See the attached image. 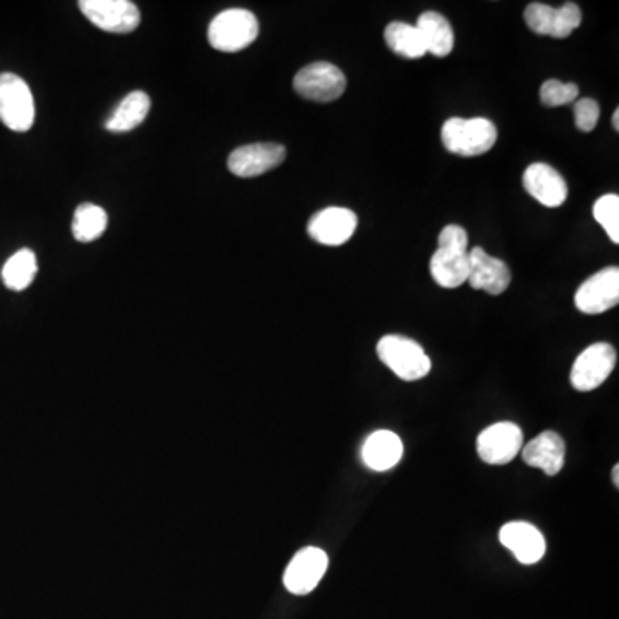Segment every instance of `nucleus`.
I'll return each instance as SVG.
<instances>
[{"label":"nucleus","mask_w":619,"mask_h":619,"mask_svg":"<svg viewBox=\"0 0 619 619\" xmlns=\"http://www.w3.org/2000/svg\"><path fill=\"white\" fill-rule=\"evenodd\" d=\"M107 212L95 203H81L74 212L73 236L77 242L92 243L107 230Z\"/></svg>","instance_id":"nucleus-23"},{"label":"nucleus","mask_w":619,"mask_h":619,"mask_svg":"<svg viewBox=\"0 0 619 619\" xmlns=\"http://www.w3.org/2000/svg\"><path fill=\"white\" fill-rule=\"evenodd\" d=\"M294 90L297 95H302L306 101L335 102L341 97L347 90V77L338 66L330 62H314L305 66L300 73L294 77Z\"/></svg>","instance_id":"nucleus-6"},{"label":"nucleus","mask_w":619,"mask_h":619,"mask_svg":"<svg viewBox=\"0 0 619 619\" xmlns=\"http://www.w3.org/2000/svg\"><path fill=\"white\" fill-rule=\"evenodd\" d=\"M402 458L401 439L390 431H377L369 435L362 447V459L374 471L395 468Z\"/></svg>","instance_id":"nucleus-18"},{"label":"nucleus","mask_w":619,"mask_h":619,"mask_svg":"<svg viewBox=\"0 0 619 619\" xmlns=\"http://www.w3.org/2000/svg\"><path fill=\"white\" fill-rule=\"evenodd\" d=\"M499 540L522 564L539 563L546 554V539L542 532L532 523H506L499 530Z\"/></svg>","instance_id":"nucleus-15"},{"label":"nucleus","mask_w":619,"mask_h":619,"mask_svg":"<svg viewBox=\"0 0 619 619\" xmlns=\"http://www.w3.org/2000/svg\"><path fill=\"white\" fill-rule=\"evenodd\" d=\"M612 482H615L616 487H619V465L612 468Z\"/></svg>","instance_id":"nucleus-29"},{"label":"nucleus","mask_w":619,"mask_h":619,"mask_svg":"<svg viewBox=\"0 0 619 619\" xmlns=\"http://www.w3.org/2000/svg\"><path fill=\"white\" fill-rule=\"evenodd\" d=\"M612 126H615L616 131L619 129V109L615 110V116H612Z\"/></svg>","instance_id":"nucleus-30"},{"label":"nucleus","mask_w":619,"mask_h":619,"mask_svg":"<svg viewBox=\"0 0 619 619\" xmlns=\"http://www.w3.org/2000/svg\"><path fill=\"white\" fill-rule=\"evenodd\" d=\"M0 122L17 133H25L35 125L32 90L13 73L0 74Z\"/></svg>","instance_id":"nucleus-5"},{"label":"nucleus","mask_w":619,"mask_h":619,"mask_svg":"<svg viewBox=\"0 0 619 619\" xmlns=\"http://www.w3.org/2000/svg\"><path fill=\"white\" fill-rule=\"evenodd\" d=\"M150 97L145 92H131L128 97L122 98L121 104L110 114L105 122V129L113 133H128L145 121L150 113Z\"/></svg>","instance_id":"nucleus-19"},{"label":"nucleus","mask_w":619,"mask_h":619,"mask_svg":"<svg viewBox=\"0 0 619 619\" xmlns=\"http://www.w3.org/2000/svg\"><path fill=\"white\" fill-rule=\"evenodd\" d=\"M444 147L462 157H477L489 152L498 140V128L486 117H451L441 131Z\"/></svg>","instance_id":"nucleus-2"},{"label":"nucleus","mask_w":619,"mask_h":619,"mask_svg":"<svg viewBox=\"0 0 619 619\" xmlns=\"http://www.w3.org/2000/svg\"><path fill=\"white\" fill-rule=\"evenodd\" d=\"M417 28L422 33L427 52L434 54L435 57H446L453 52L455 33L443 14L434 13V11L423 13L419 17Z\"/></svg>","instance_id":"nucleus-20"},{"label":"nucleus","mask_w":619,"mask_h":619,"mask_svg":"<svg viewBox=\"0 0 619 619\" xmlns=\"http://www.w3.org/2000/svg\"><path fill=\"white\" fill-rule=\"evenodd\" d=\"M384 38L393 52L407 59H420L427 54L425 42L417 26L395 21L387 26Z\"/></svg>","instance_id":"nucleus-22"},{"label":"nucleus","mask_w":619,"mask_h":619,"mask_svg":"<svg viewBox=\"0 0 619 619\" xmlns=\"http://www.w3.org/2000/svg\"><path fill=\"white\" fill-rule=\"evenodd\" d=\"M579 86L575 83H561L558 80H549L540 86V101L547 107L571 104L579 98Z\"/></svg>","instance_id":"nucleus-25"},{"label":"nucleus","mask_w":619,"mask_h":619,"mask_svg":"<svg viewBox=\"0 0 619 619\" xmlns=\"http://www.w3.org/2000/svg\"><path fill=\"white\" fill-rule=\"evenodd\" d=\"M523 432L516 423L499 422L487 427L477 439V451L489 465H507L519 455Z\"/></svg>","instance_id":"nucleus-10"},{"label":"nucleus","mask_w":619,"mask_h":619,"mask_svg":"<svg viewBox=\"0 0 619 619\" xmlns=\"http://www.w3.org/2000/svg\"><path fill=\"white\" fill-rule=\"evenodd\" d=\"M582 25V11L579 5L564 4L563 8L556 9L554 26H552L551 37L567 38Z\"/></svg>","instance_id":"nucleus-27"},{"label":"nucleus","mask_w":619,"mask_h":619,"mask_svg":"<svg viewBox=\"0 0 619 619\" xmlns=\"http://www.w3.org/2000/svg\"><path fill=\"white\" fill-rule=\"evenodd\" d=\"M556 9L551 5L534 2L525 9V23L532 32L537 35H549L551 37L552 26H554Z\"/></svg>","instance_id":"nucleus-26"},{"label":"nucleus","mask_w":619,"mask_h":619,"mask_svg":"<svg viewBox=\"0 0 619 619\" xmlns=\"http://www.w3.org/2000/svg\"><path fill=\"white\" fill-rule=\"evenodd\" d=\"M616 365V351L607 342H597L579 354L571 369V386L580 393L597 389L606 383Z\"/></svg>","instance_id":"nucleus-7"},{"label":"nucleus","mask_w":619,"mask_h":619,"mask_svg":"<svg viewBox=\"0 0 619 619\" xmlns=\"http://www.w3.org/2000/svg\"><path fill=\"white\" fill-rule=\"evenodd\" d=\"M522 456L528 467L539 468L549 477H554L563 470L567 444L556 432H542L522 447Z\"/></svg>","instance_id":"nucleus-17"},{"label":"nucleus","mask_w":619,"mask_h":619,"mask_svg":"<svg viewBox=\"0 0 619 619\" xmlns=\"http://www.w3.org/2000/svg\"><path fill=\"white\" fill-rule=\"evenodd\" d=\"M619 303L618 267H607L580 285L575 294L576 308L582 314L599 315Z\"/></svg>","instance_id":"nucleus-9"},{"label":"nucleus","mask_w":619,"mask_h":619,"mask_svg":"<svg viewBox=\"0 0 619 619\" xmlns=\"http://www.w3.org/2000/svg\"><path fill=\"white\" fill-rule=\"evenodd\" d=\"M377 354L381 362L395 372L401 381H420L432 369V362L423 348L413 339L405 336H384L377 344Z\"/></svg>","instance_id":"nucleus-3"},{"label":"nucleus","mask_w":619,"mask_h":619,"mask_svg":"<svg viewBox=\"0 0 619 619\" xmlns=\"http://www.w3.org/2000/svg\"><path fill=\"white\" fill-rule=\"evenodd\" d=\"M523 186L528 195L549 209L563 206L568 198V185L563 176L544 162H535L527 167L523 174Z\"/></svg>","instance_id":"nucleus-16"},{"label":"nucleus","mask_w":619,"mask_h":619,"mask_svg":"<svg viewBox=\"0 0 619 619\" xmlns=\"http://www.w3.org/2000/svg\"><path fill=\"white\" fill-rule=\"evenodd\" d=\"M37 257L32 249L23 248L5 261L2 267V281L11 291H25L37 278Z\"/></svg>","instance_id":"nucleus-21"},{"label":"nucleus","mask_w":619,"mask_h":619,"mask_svg":"<svg viewBox=\"0 0 619 619\" xmlns=\"http://www.w3.org/2000/svg\"><path fill=\"white\" fill-rule=\"evenodd\" d=\"M329 558L318 547H305L291 559L285 568L284 585L291 594L306 595L317 587L326 575Z\"/></svg>","instance_id":"nucleus-11"},{"label":"nucleus","mask_w":619,"mask_h":619,"mask_svg":"<svg viewBox=\"0 0 619 619\" xmlns=\"http://www.w3.org/2000/svg\"><path fill=\"white\" fill-rule=\"evenodd\" d=\"M357 225H359V219L350 209L329 207L310 219L308 234L320 245L341 246L351 240Z\"/></svg>","instance_id":"nucleus-13"},{"label":"nucleus","mask_w":619,"mask_h":619,"mask_svg":"<svg viewBox=\"0 0 619 619\" xmlns=\"http://www.w3.org/2000/svg\"><path fill=\"white\" fill-rule=\"evenodd\" d=\"M595 221L603 225L607 236L612 243H619V197L618 195H606L595 201Z\"/></svg>","instance_id":"nucleus-24"},{"label":"nucleus","mask_w":619,"mask_h":619,"mask_svg":"<svg viewBox=\"0 0 619 619\" xmlns=\"http://www.w3.org/2000/svg\"><path fill=\"white\" fill-rule=\"evenodd\" d=\"M257 37V17L246 9H227L210 21L209 44L219 52H240Z\"/></svg>","instance_id":"nucleus-4"},{"label":"nucleus","mask_w":619,"mask_h":619,"mask_svg":"<svg viewBox=\"0 0 619 619\" xmlns=\"http://www.w3.org/2000/svg\"><path fill=\"white\" fill-rule=\"evenodd\" d=\"M80 9L92 25L104 32L131 33L140 26V9L129 0H81Z\"/></svg>","instance_id":"nucleus-8"},{"label":"nucleus","mask_w":619,"mask_h":619,"mask_svg":"<svg viewBox=\"0 0 619 619\" xmlns=\"http://www.w3.org/2000/svg\"><path fill=\"white\" fill-rule=\"evenodd\" d=\"M599 104L594 98H582L575 104V125L583 133H591L599 122Z\"/></svg>","instance_id":"nucleus-28"},{"label":"nucleus","mask_w":619,"mask_h":619,"mask_svg":"<svg viewBox=\"0 0 619 619\" xmlns=\"http://www.w3.org/2000/svg\"><path fill=\"white\" fill-rule=\"evenodd\" d=\"M431 273L441 288L455 290L468 281L470 255L467 231L462 225H446L439 234V248L431 260Z\"/></svg>","instance_id":"nucleus-1"},{"label":"nucleus","mask_w":619,"mask_h":619,"mask_svg":"<svg viewBox=\"0 0 619 619\" xmlns=\"http://www.w3.org/2000/svg\"><path fill=\"white\" fill-rule=\"evenodd\" d=\"M468 255H470V273H468L467 282L474 290L486 291L492 296H498L510 288L511 270L503 260L491 257L480 246H475L468 252Z\"/></svg>","instance_id":"nucleus-14"},{"label":"nucleus","mask_w":619,"mask_h":619,"mask_svg":"<svg viewBox=\"0 0 619 619\" xmlns=\"http://www.w3.org/2000/svg\"><path fill=\"white\" fill-rule=\"evenodd\" d=\"M285 149L279 143H254L240 147L227 159V167L237 177H255L281 165Z\"/></svg>","instance_id":"nucleus-12"}]
</instances>
